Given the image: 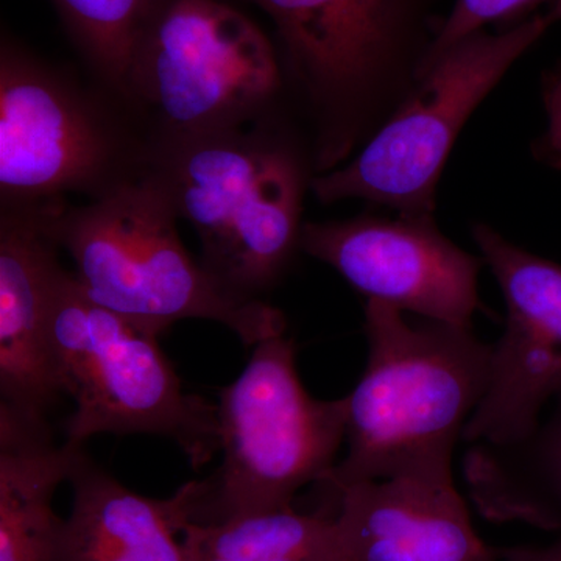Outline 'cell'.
Returning a JSON list of instances; mask_svg holds the SVG:
<instances>
[{
    "instance_id": "cell-1",
    "label": "cell",
    "mask_w": 561,
    "mask_h": 561,
    "mask_svg": "<svg viewBox=\"0 0 561 561\" xmlns=\"http://www.w3.org/2000/svg\"><path fill=\"white\" fill-rule=\"evenodd\" d=\"M271 18L283 103L317 175L371 139L420 80L440 0H247Z\"/></svg>"
},
{
    "instance_id": "cell-2",
    "label": "cell",
    "mask_w": 561,
    "mask_h": 561,
    "mask_svg": "<svg viewBox=\"0 0 561 561\" xmlns=\"http://www.w3.org/2000/svg\"><path fill=\"white\" fill-rule=\"evenodd\" d=\"M197 231L202 264L236 297L261 300L300 251L302 203L317 175L280 110L236 130L151 142L149 171Z\"/></svg>"
},
{
    "instance_id": "cell-3",
    "label": "cell",
    "mask_w": 561,
    "mask_h": 561,
    "mask_svg": "<svg viewBox=\"0 0 561 561\" xmlns=\"http://www.w3.org/2000/svg\"><path fill=\"white\" fill-rule=\"evenodd\" d=\"M368 356L348 394L346 454L321 486L391 478L454 479L453 456L490 382L493 345L472 328L367 300Z\"/></svg>"
},
{
    "instance_id": "cell-4",
    "label": "cell",
    "mask_w": 561,
    "mask_h": 561,
    "mask_svg": "<svg viewBox=\"0 0 561 561\" xmlns=\"http://www.w3.org/2000/svg\"><path fill=\"white\" fill-rule=\"evenodd\" d=\"M39 208L44 228L72 257L83 290L140 330L160 337L176 321L213 320L247 346L286 332L279 309L236 297L192 260L176 230L179 216L149 173L81 206Z\"/></svg>"
},
{
    "instance_id": "cell-5",
    "label": "cell",
    "mask_w": 561,
    "mask_h": 561,
    "mask_svg": "<svg viewBox=\"0 0 561 561\" xmlns=\"http://www.w3.org/2000/svg\"><path fill=\"white\" fill-rule=\"evenodd\" d=\"M283 95L275 43L227 0H160L125 80L151 142L249 127L283 110Z\"/></svg>"
},
{
    "instance_id": "cell-6",
    "label": "cell",
    "mask_w": 561,
    "mask_h": 561,
    "mask_svg": "<svg viewBox=\"0 0 561 561\" xmlns=\"http://www.w3.org/2000/svg\"><path fill=\"white\" fill-rule=\"evenodd\" d=\"M219 470L187 483L191 523H224L294 507L298 491L321 485L345 443L348 398L317 400L306 391L286 334L265 339L241 376L220 390Z\"/></svg>"
},
{
    "instance_id": "cell-7",
    "label": "cell",
    "mask_w": 561,
    "mask_h": 561,
    "mask_svg": "<svg viewBox=\"0 0 561 561\" xmlns=\"http://www.w3.org/2000/svg\"><path fill=\"white\" fill-rule=\"evenodd\" d=\"M116 95L95 94L69 73L3 36L0 49L2 208L98 201L142 179L151 140L122 113ZM128 108V106H127ZM135 116V114H133Z\"/></svg>"
},
{
    "instance_id": "cell-8",
    "label": "cell",
    "mask_w": 561,
    "mask_h": 561,
    "mask_svg": "<svg viewBox=\"0 0 561 561\" xmlns=\"http://www.w3.org/2000/svg\"><path fill=\"white\" fill-rule=\"evenodd\" d=\"M50 342L62 393L76 411L66 442L99 434L161 435L195 470L220 451L217 404L184 391L157 335L92 300L62 268L51 302Z\"/></svg>"
},
{
    "instance_id": "cell-9",
    "label": "cell",
    "mask_w": 561,
    "mask_h": 561,
    "mask_svg": "<svg viewBox=\"0 0 561 561\" xmlns=\"http://www.w3.org/2000/svg\"><path fill=\"white\" fill-rule=\"evenodd\" d=\"M561 22V0L545 11L453 44L421 72L411 94L348 162L316 175L321 203L365 201L398 216L435 219V194L461 128L519 58Z\"/></svg>"
},
{
    "instance_id": "cell-10",
    "label": "cell",
    "mask_w": 561,
    "mask_h": 561,
    "mask_svg": "<svg viewBox=\"0 0 561 561\" xmlns=\"http://www.w3.org/2000/svg\"><path fill=\"white\" fill-rule=\"evenodd\" d=\"M472 239L505 302L493 343L490 382L461 440L512 445L529 437L551 401L561 400V264L515 245L485 224Z\"/></svg>"
},
{
    "instance_id": "cell-11",
    "label": "cell",
    "mask_w": 561,
    "mask_h": 561,
    "mask_svg": "<svg viewBox=\"0 0 561 561\" xmlns=\"http://www.w3.org/2000/svg\"><path fill=\"white\" fill-rule=\"evenodd\" d=\"M300 251L331 265L367 300L421 319L471 328L482 308V256L438 230L435 219L398 216L306 221Z\"/></svg>"
},
{
    "instance_id": "cell-12",
    "label": "cell",
    "mask_w": 561,
    "mask_h": 561,
    "mask_svg": "<svg viewBox=\"0 0 561 561\" xmlns=\"http://www.w3.org/2000/svg\"><path fill=\"white\" fill-rule=\"evenodd\" d=\"M60 247L39 206L0 213V404L47 421L62 394L50 342L51 302L62 267Z\"/></svg>"
},
{
    "instance_id": "cell-13",
    "label": "cell",
    "mask_w": 561,
    "mask_h": 561,
    "mask_svg": "<svg viewBox=\"0 0 561 561\" xmlns=\"http://www.w3.org/2000/svg\"><path fill=\"white\" fill-rule=\"evenodd\" d=\"M342 561H501L483 540L454 479L391 478L337 494Z\"/></svg>"
},
{
    "instance_id": "cell-14",
    "label": "cell",
    "mask_w": 561,
    "mask_h": 561,
    "mask_svg": "<svg viewBox=\"0 0 561 561\" xmlns=\"http://www.w3.org/2000/svg\"><path fill=\"white\" fill-rule=\"evenodd\" d=\"M68 482L72 512L61 519L55 561H186L184 526L192 522L190 489L151 500L117 482L77 449Z\"/></svg>"
},
{
    "instance_id": "cell-15",
    "label": "cell",
    "mask_w": 561,
    "mask_h": 561,
    "mask_svg": "<svg viewBox=\"0 0 561 561\" xmlns=\"http://www.w3.org/2000/svg\"><path fill=\"white\" fill-rule=\"evenodd\" d=\"M79 448L0 404V561H55L61 519L51 500Z\"/></svg>"
},
{
    "instance_id": "cell-16",
    "label": "cell",
    "mask_w": 561,
    "mask_h": 561,
    "mask_svg": "<svg viewBox=\"0 0 561 561\" xmlns=\"http://www.w3.org/2000/svg\"><path fill=\"white\" fill-rule=\"evenodd\" d=\"M465 483L479 515L561 531V400L529 437L512 445L472 443L463 456Z\"/></svg>"
},
{
    "instance_id": "cell-17",
    "label": "cell",
    "mask_w": 561,
    "mask_h": 561,
    "mask_svg": "<svg viewBox=\"0 0 561 561\" xmlns=\"http://www.w3.org/2000/svg\"><path fill=\"white\" fill-rule=\"evenodd\" d=\"M186 561H342L334 515L294 507L251 513L224 523H187Z\"/></svg>"
},
{
    "instance_id": "cell-18",
    "label": "cell",
    "mask_w": 561,
    "mask_h": 561,
    "mask_svg": "<svg viewBox=\"0 0 561 561\" xmlns=\"http://www.w3.org/2000/svg\"><path fill=\"white\" fill-rule=\"evenodd\" d=\"M103 90L125 103L133 47L160 0H50Z\"/></svg>"
},
{
    "instance_id": "cell-19",
    "label": "cell",
    "mask_w": 561,
    "mask_h": 561,
    "mask_svg": "<svg viewBox=\"0 0 561 561\" xmlns=\"http://www.w3.org/2000/svg\"><path fill=\"white\" fill-rule=\"evenodd\" d=\"M552 2L553 0H454L451 10L445 14L440 32L427 55L423 70L442 51L472 33L485 31L486 25L504 24V27H508L537 13L535 10L542 3L549 5Z\"/></svg>"
},
{
    "instance_id": "cell-20",
    "label": "cell",
    "mask_w": 561,
    "mask_h": 561,
    "mask_svg": "<svg viewBox=\"0 0 561 561\" xmlns=\"http://www.w3.org/2000/svg\"><path fill=\"white\" fill-rule=\"evenodd\" d=\"M548 128L541 139V151L548 160L561 164V70L549 77L545 87Z\"/></svg>"
},
{
    "instance_id": "cell-21",
    "label": "cell",
    "mask_w": 561,
    "mask_h": 561,
    "mask_svg": "<svg viewBox=\"0 0 561 561\" xmlns=\"http://www.w3.org/2000/svg\"><path fill=\"white\" fill-rule=\"evenodd\" d=\"M501 561H561V531L548 545L504 548Z\"/></svg>"
}]
</instances>
